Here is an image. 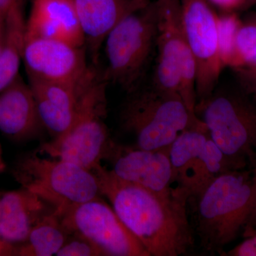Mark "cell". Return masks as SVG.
<instances>
[{"instance_id": "25", "label": "cell", "mask_w": 256, "mask_h": 256, "mask_svg": "<svg viewBox=\"0 0 256 256\" xmlns=\"http://www.w3.org/2000/svg\"><path fill=\"white\" fill-rule=\"evenodd\" d=\"M208 2L225 12H233L235 10L242 9L246 0H208Z\"/></svg>"}, {"instance_id": "36", "label": "cell", "mask_w": 256, "mask_h": 256, "mask_svg": "<svg viewBox=\"0 0 256 256\" xmlns=\"http://www.w3.org/2000/svg\"><path fill=\"white\" fill-rule=\"evenodd\" d=\"M254 98L256 99V96H254Z\"/></svg>"}, {"instance_id": "33", "label": "cell", "mask_w": 256, "mask_h": 256, "mask_svg": "<svg viewBox=\"0 0 256 256\" xmlns=\"http://www.w3.org/2000/svg\"><path fill=\"white\" fill-rule=\"evenodd\" d=\"M256 4V0H246V4L244 5L242 10H245L249 9V8H252V6H254V5Z\"/></svg>"}, {"instance_id": "8", "label": "cell", "mask_w": 256, "mask_h": 256, "mask_svg": "<svg viewBox=\"0 0 256 256\" xmlns=\"http://www.w3.org/2000/svg\"><path fill=\"white\" fill-rule=\"evenodd\" d=\"M58 215L69 234L86 237L106 256H150L112 206L100 197L70 206Z\"/></svg>"}, {"instance_id": "30", "label": "cell", "mask_w": 256, "mask_h": 256, "mask_svg": "<svg viewBox=\"0 0 256 256\" xmlns=\"http://www.w3.org/2000/svg\"><path fill=\"white\" fill-rule=\"evenodd\" d=\"M18 0H0V12L6 14Z\"/></svg>"}, {"instance_id": "32", "label": "cell", "mask_w": 256, "mask_h": 256, "mask_svg": "<svg viewBox=\"0 0 256 256\" xmlns=\"http://www.w3.org/2000/svg\"><path fill=\"white\" fill-rule=\"evenodd\" d=\"M5 168H6V166H5L4 162V160H3L1 146H0V174H2V173L4 172Z\"/></svg>"}, {"instance_id": "31", "label": "cell", "mask_w": 256, "mask_h": 256, "mask_svg": "<svg viewBox=\"0 0 256 256\" xmlns=\"http://www.w3.org/2000/svg\"><path fill=\"white\" fill-rule=\"evenodd\" d=\"M134 3L139 6L140 8H143L148 6L150 3V0H133Z\"/></svg>"}, {"instance_id": "21", "label": "cell", "mask_w": 256, "mask_h": 256, "mask_svg": "<svg viewBox=\"0 0 256 256\" xmlns=\"http://www.w3.org/2000/svg\"><path fill=\"white\" fill-rule=\"evenodd\" d=\"M242 24V22L234 12L218 15L217 42L223 68L228 66L237 70L242 68V60L237 48V34Z\"/></svg>"}, {"instance_id": "28", "label": "cell", "mask_w": 256, "mask_h": 256, "mask_svg": "<svg viewBox=\"0 0 256 256\" xmlns=\"http://www.w3.org/2000/svg\"><path fill=\"white\" fill-rule=\"evenodd\" d=\"M242 79L246 82H244L246 92L248 94H252L254 96H256V74Z\"/></svg>"}, {"instance_id": "15", "label": "cell", "mask_w": 256, "mask_h": 256, "mask_svg": "<svg viewBox=\"0 0 256 256\" xmlns=\"http://www.w3.org/2000/svg\"><path fill=\"white\" fill-rule=\"evenodd\" d=\"M52 38L86 46L75 0H33L25 38Z\"/></svg>"}, {"instance_id": "23", "label": "cell", "mask_w": 256, "mask_h": 256, "mask_svg": "<svg viewBox=\"0 0 256 256\" xmlns=\"http://www.w3.org/2000/svg\"><path fill=\"white\" fill-rule=\"evenodd\" d=\"M57 256H106L104 252L90 240L77 234H72L60 248Z\"/></svg>"}, {"instance_id": "24", "label": "cell", "mask_w": 256, "mask_h": 256, "mask_svg": "<svg viewBox=\"0 0 256 256\" xmlns=\"http://www.w3.org/2000/svg\"><path fill=\"white\" fill-rule=\"evenodd\" d=\"M245 240L226 252L230 256H256V233L246 237Z\"/></svg>"}, {"instance_id": "20", "label": "cell", "mask_w": 256, "mask_h": 256, "mask_svg": "<svg viewBox=\"0 0 256 256\" xmlns=\"http://www.w3.org/2000/svg\"><path fill=\"white\" fill-rule=\"evenodd\" d=\"M69 235L54 210L40 220L28 239L18 244V256H56Z\"/></svg>"}, {"instance_id": "16", "label": "cell", "mask_w": 256, "mask_h": 256, "mask_svg": "<svg viewBox=\"0 0 256 256\" xmlns=\"http://www.w3.org/2000/svg\"><path fill=\"white\" fill-rule=\"evenodd\" d=\"M158 5V4H156ZM158 8L156 60L152 86L160 92L178 94L182 32L180 10Z\"/></svg>"}, {"instance_id": "14", "label": "cell", "mask_w": 256, "mask_h": 256, "mask_svg": "<svg viewBox=\"0 0 256 256\" xmlns=\"http://www.w3.org/2000/svg\"><path fill=\"white\" fill-rule=\"evenodd\" d=\"M44 130L31 87L18 75L0 92V131L23 142L40 138Z\"/></svg>"}, {"instance_id": "18", "label": "cell", "mask_w": 256, "mask_h": 256, "mask_svg": "<svg viewBox=\"0 0 256 256\" xmlns=\"http://www.w3.org/2000/svg\"><path fill=\"white\" fill-rule=\"evenodd\" d=\"M54 210L24 188L0 194V237L12 244H22L34 226Z\"/></svg>"}, {"instance_id": "4", "label": "cell", "mask_w": 256, "mask_h": 256, "mask_svg": "<svg viewBox=\"0 0 256 256\" xmlns=\"http://www.w3.org/2000/svg\"><path fill=\"white\" fill-rule=\"evenodd\" d=\"M108 84L104 72H101L82 98L70 127L62 136L43 143L37 152L42 156L69 162L90 171L101 164L114 142L105 124Z\"/></svg>"}, {"instance_id": "2", "label": "cell", "mask_w": 256, "mask_h": 256, "mask_svg": "<svg viewBox=\"0 0 256 256\" xmlns=\"http://www.w3.org/2000/svg\"><path fill=\"white\" fill-rule=\"evenodd\" d=\"M256 202L254 168L230 170L213 178L188 200L195 242L204 252L223 254L244 230Z\"/></svg>"}, {"instance_id": "3", "label": "cell", "mask_w": 256, "mask_h": 256, "mask_svg": "<svg viewBox=\"0 0 256 256\" xmlns=\"http://www.w3.org/2000/svg\"><path fill=\"white\" fill-rule=\"evenodd\" d=\"M119 117L122 130L134 140V146L146 150L169 148L182 133L202 122L180 95L152 86L128 94Z\"/></svg>"}, {"instance_id": "13", "label": "cell", "mask_w": 256, "mask_h": 256, "mask_svg": "<svg viewBox=\"0 0 256 256\" xmlns=\"http://www.w3.org/2000/svg\"><path fill=\"white\" fill-rule=\"evenodd\" d=\"M101 72L92 64L84 76L67 82L28 80L45 129L53 138L64 134L73 124L88 89Z\"/></svg>"}, {"instance_id": "26", "label": "cell", "mask_w": 256, "mask_h": 256, "mask_svg": "<svg viewBox=\"0 0 256 256\" xmlns=\"http://www.w3.org/2000/svg\"><path fill=\"white\" fill-rule=\"evenodd\" d=\"M18 245L0 237V256H18Z\"/></svg>"}, {"instance_id": "22", "label": "cell", "mask_w": 256, "mask_h": 256, "mask_svg": "<svg viewBox=\"0 0 256 256\" xmlns=\"http://www.w3.org/2000/svg\"><path fill=\"white\" fill-rule=\"evenodd\" d=\"M237 48L242 67L238 70L242 78L256 74V15L242 22L237 34Z\"/></svg>"}, {"instance_id": "19", "label": "cell", "mask_w": 256, "mask_h": 256, "mask_svg": "<svg viewBox=\"0 0 256 256\" xmlns=\"http://www.w3.org/2000/svg\"><path fill=\"white\" fill-rule=\"evenodd\" d=\"M23 0H18L5 16L0 48V92L20 75L26 35Z\"/></svg>"}, {"instance_id": "5", "label": "cell", "mask_w": 256, "mask_h": 256, "mask_svg": "<svg viewBox=\"0 0 256 256\" xmlns=\"http://www.w3.org/2000/svg\"><path fill=\"white\" fill-rule=\"evenodd\" d=\"M195 114L212 140L240 169L256 164V99L246 92L216 89L197 102Z\"/></svg>"}, {"instance_id": "7", "label": "cell", "mask_w": 256, "mask_h": 256, "mask_svg": "<svg viewBox=\"0 0 256 256\" xmlns=\"http://www.w3.org/2000/svg\"><path fill=\"white\" fill-rule=\"evenodd\" d=\"M12 174L22 188L50 204L58 214L100 196L92 171L69 162L45 158L37 150L20 156Z\"/></svg>"}, {"instance_id": "12", "label": "cell", "mask_w": 256, "mask_h": 256, "mask_svg": "<svg viewBox=\"0 0 256 256\" xmlns=\"http://www.w3.org/2000/svg\"><path fill=\"white\" fill-rule=\"evenodd\" d=\"M86 48L52 38H25L23 63L28 80L73 82L90 68Z\"/></svg>"}, {"instance_id": "10", "label": "cell", "mask_w": 256, "mask_h": 256, "mask_svg": "<svg viewBox=\"0 0 256 256\" xmlns=\"http://www.w3.org/2000/svg\"><path fill=\"white\" fill-rule=\"evenodd\" d=\"M210 5L208 0H181L182 32L196 62V104L212 96L224 68L217 42L218 14Z\"/></svg>"}, {"instance_id": "1", "label": "cell", "mask_w": 256, "mask_h": 256, "mask_svg": "<svg viewBox=\"0 0 256 256\" xmlns=\"http://www.w3.org/2000/svg\"><path fill=\"white\" fill-rule=\"evenodd\" d=\"M100 195L106 196L124 225L150 256H178L194 247L188 194L153 192L118 178L101 164L92 170Z\"/></svg>"}, {"instance_id": "29", "label": "cell", "mask_w": 256, "mask_h": 256, "mask_svg": "<svg viewBox=\"0 0 256 256\" xmlns=\"http://www.w3.org/2000/svg\"><path fill=\"white\" fill-rule=\"evenodd\" d=\"M156 4L159 8L180 9L181 8V0H158Z\"/></svg>"}, {"instance_id": "35", "label": "cell", "mask_w": 256, "mask_h": 256, "mask_svg": "<svg viewBox=\"0 0 256 256\" xmlns=\"http://www.w3.org/2000/svg\"><path fill=\"white\" fill-rule=\"evenodd\" d=\"M2 42V32L1 34H0V48H1Z\"/></svg>"}, {"instance_id": "34", "label": "cell", "mask_w": 256, "mask_h": 256, "mask_svg": "<svg viewBox=\"0 0 256 256\" xmlns=\"http://www.w3.org/2000/svg\"><path fill=\"white\" fill-rule=\"evenodd\" d=\"M6 14H4V13L0 12V34L2 32L3 26H4V20L5 16H6Z\"/></svg>"}, {"instance_id": "6", "label": "cell", "mask_w": 256, "mask_h": 256, "mask_svg": "<svg viewBox=\"0 0 256 256\" xmlns=\"http://www.w3.org/2000/svg\"><path fill=\"white\" fill-rule=\"evenodd\" d=\"M156 2L133 12L121 20L106 37V80L128 94L140 88L158 36Z\"/></svg>"}, {"instance_id": "9", "label": "cell", "mask_w": 256, "mask_h": 256, "mask_svg": "<svg viewBox=\"0 0 256 256\" xmlns=\"http://www.w3.org/2000/svg\"><path fill=\"white\" fill-rule=\"evenodd\" d=\"M169 156L175 178L190 196L222 173L240 170L212 140L203 122L182 133Z\"/></svg>"}, {"instance_id": "27", "label": "cell", "mask_w": 256, "mask_h": 256, "mask_svg": "<svg viewBox=\"0 0 256 256\" xmlns=\"http://www.w3.org/2000/svg\"><path fill=\"white\" fill-rule=\"evenodd\" d=\"M244 237H248L256 233V202L252 214L244 228Z\"/></svg>"}, {"instance_id": "11", "label": "cell", "mask_w": 256, "mask_h": 256, "mask_svg": "<svg viewBox=\"0 0 256 256\" xmlns=\"http://www.w3.org/2000/svg\"><path fill=\"white\" fill-rule=\"evenodd\" d=\"M118 178L162 194L190 193L175 178L169 148L146 150L114 142L106 159Z\"/></svg>"}, {"instance_id": "17", "label": "cell", "mask_w": 256, "mask_h": 256, "mask_svg": "<svg viewBox=\"0 0 256 256\" xmlns=\"http://www.w3.org/2000/svg\"><path fill=\"white\" fill-rule=\"evenodd\" d=\"M85 46L98 66L106 37L124 16L141 9L133 0H75Z\"/></svg>"}]
</instances>
